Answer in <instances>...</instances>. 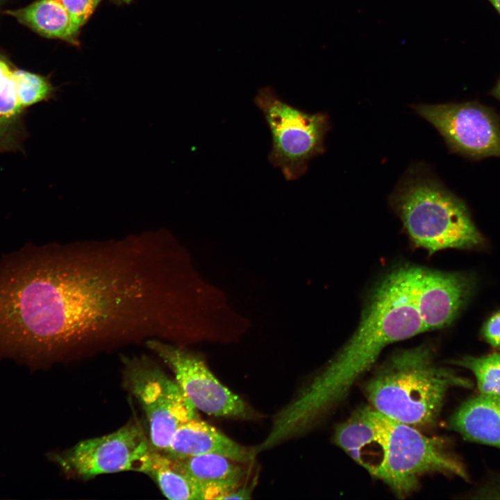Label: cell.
<instances>
[{
    "mask_svg": "<svg viewBox=\"0 0 500 500\" xmlns=\"http://www.w3.org/2000/svg\"><path fill=\"white\" fill-rule=\"evenodd\" d=\"M180 256L164 228L32 245L40 365L183 334Z\"/></svg>",
    "mask_w": 500,
    "mask_h": 500,
    "instance_id": "obj_1",
    "label": "cell"
},
{
    "mask_svg": "<svg viewBox=\"0 0 500 500\" xmlns=\"http://www.w3.org/2000/svg\"><path fill=\"white\" fill-rule=\"evenodd\" d=\"M426 331L414 303L409 266L394 269L375 288L350 340L289 403L292 415L314 425L340 402L389 344Z\"/></svg>",
    "mask_w": 500,
    "mask_h": 500,
    "instance_id": "obj_2",
    "label": "cell"
},
{
    "mask_svg": "<svg viewBox=\"0 0 500 500\" xmlns=\"http://www.w3.org/2000/svg\"><path fill=\"white\" fill-rule=\"evenodd\" d=\"M472 383L450 369L438 366L428 345L392 355L365 388L373 408L414 427L433 426L449 389L470 388Z\"/></svg>",
    "mask_w": 500,
    "mask_h": 500,
    "instance_id": "obj_3",
    "label": "cell"
},
{
    "mask_svg": "<svg viewBox=\"0 0 500 500\" xmlns=\"http://www.w3.org/2000/svg\"><path fill=\"white\" fill-rule=\"evenodd\" d=\"M391 203L413 242L430 254L484 244L462 203L427 174L410 172L392 194Z\"/></svg>",
    "mask_w": 500,
    "mask_h": 500,
    "instance_id": "obj_4",
    "label": "cell"
},
{
    "mask_svg": "<svg viewBox=\"0 0 500 500\" xmlns=\"http://www.w3.org/2000/svg\"><path fill=\"white\" fill-rule=\"evenodd\" d=\"M383 458L372 476L382 481L399 498L415 491L422 476L431 473L453 475L468 481L463 465L444 441L422 434L414 426L376 411Z\"/></svg>",
    "mask_w": 500,
    "mask_h": 500,
    "instance_id": "obj_5",
    "label": "cell"
},
{
    "mask_svg": "<svg viewBox=\"0 0 500 500\" xmlns=\"http://www.w3.org/2000/svg\"><path fill=\"white\" fill-rule=\"evenodd\" d=\"M254 102L271 133L269 162L281 169L285 180L298 179L306 172L309 161L325 150L324 138L330 128L328 115L302 110L268 87L258 91Z\"/></svg>",
    "mask_w": 500,
    "mask_h": 500,
    "instance_id": "obj_6",
    "label": "cell"
},
{
    "mask_svg": "<svg viewBox=\"0 0 500 500\" xmlns=\"http://www.w3.org/2000/svg\"><path fill=\"white\" fill-rule=\"evenodd\" d=\"M130 390L147 419L153 449L165 452L178 428L199 417L197 410L175 381L146 358L130 360L126 367Z\"/></svg>",
    "mask_w": 500,
    "mask_h": 500,
    "instance_id": "obj_7",
    "label": "cell"
},
{
    "mask_svg": "<svg viewBox=\"0 0 500 500\" xmlns=\"http://www.w3.org/2000/svg\"><path fill=\"white\" fill-rule=\"evenodd\" d=\"M153 448L141 428L130 423L119 429L78 442L56 461L82 478L125 471L145 473Z\"/></svg>",
    "mask_w": 500,
    "mask_h": 500,
    "instance_id": "obj_8",
    "label": "cell"
},
{
    "mask_svg": "<svg viewBox=\"0 0 500 500\" xmlns=\"http://www.w3.org/2000/svg\"><path fill=\"white\" fill-rule=\"evenodd\" d=\"M145 344L172 370L175 381L197 410L215 417L247 416L243 400L224 385L199 356L162 340L151 339Z\"/></svg>",
    "mask_w": 500,
    "mask_h": 500,
    "instance_id": "obj_9",
    "label": "cell"
},
{
    "mask_svg": "<svg viewBox=\"0 0 500 500\" xmlns=\"http://www.w3.org/2000/svg\"><path fill=\"white\" fill-rule=\"evenodd\" d=\"M413 108L455 151L476 157L500 156L499 124L483 107L465 103L420 104Z\"/></svg>",
    "mask_w": 500,
    "mask_h": 500,
    "instance_id": "obj_10",
    "label": "cell"
},
{
    "mask_svg": "<svg viewBox=\"0 0 500 500\" xmlns=\"http://www.w3.org/2000/svg\"><path fill=\"white\" fill-rule=\"evenodd\" d=\"M412 299L426 331L447 326L472 295L474 283L466 274L409 266Z\"/></svg>",
    "mask_w": 500,
    "mask_h": 500,
    "instance_id": "obj_11",
    "label": "cell"
},
{
    "mask_svg": "<svg viewBox=\"0 0 500 500\" xmlns=\"http://www.w3.org/2000/svg\"><path fill=\"white\" fill-rule=\"evenodd\" d=\"M163 453L175 458L216 454L240 463L251 462L256 454L255 449L235 442L199 417L181 426Z\"/></svg>",
    "mask_w": 500,
    "mask_h": 500,
    "instance_id": "obj_12",
    "label": "cell"
},
{
    "mask_svg": "<svg viewBox=\"0 0 500 500\" xmlns=\"http://www.w3.org/2000/svg\"><path fill=\"white\" fill-rule=\"evenodd\" d=\"M173 458L192 483L199 500L222 499L240 486L244 477L240 462L223 456L203 454Z\"/></svg>",
    "mask_w": 500,
    "mask_h": 500,
    "instance_id": "obj_13",
    "label": "cell"
},
{
    "mask_svg": "<svg viewBox=\"0 0 500 500\" xmlns=\"http://www.w3.org/2000/svg\"><path fill=\"white\" fill-rule=\"evenodd\" d=\"M334 441L372 475L381 462L378 456L383 458L376 411L370 407L356 410L337 427Z\"/></svg>",
    "mask_w": 500,
    "mask_h": 500,
    "instance_id": "obj_14",
    "label": "cell"
},
{
    "mask_svg": "<svg viewBox=\"0 0 500 500\" xmlns=\"http://www.w3.org/2000/svg\"><path fill=\"white\" fill-rule=\"evenodd\" d=\"M449 427L465 439L500 449V399L479 394L465 401Z\"/></svg>",
    "mask_w": 500,
    "mask_h": 500,
    "instance_id": "obj_15",
    "label": "cell"
},
{
    "mask_svg": "<svg viewBox=\"0 0 500 500\" xmlns=\"http://www.w3.org/2000/svg\"><path fill=\"white\" fill-rule=\"evenodd\" d=\"M14 71L0 58V153L23 151L27 138L26 110L18 98Z\"/></svg>",
    "mask_w": 500,
    "mask_h": 500,
    "instance_id": "obj_16",
    "label": "cell"
},
{
    "mask_svg": "<svg viewBox=\"0 0 500 500\" xmlns=\"http://www.w3.org/2000/svg\"><path fill=\"white\" fill-rule=\"evenodd\" d=\"M4 13L44 37L78 44L79 33L60 0H38L26 7Z\"/></svg>",
    "mask_w": 500,
    "mask_h": 500,
    "instance_id": "obj_17",
    "label": "cell"
},
{
    "mask_svg": "<svg viewBox=\"0 0 500 500\" xmlns=\"http://www.w3.org/2000/svg\"><path fill=\"white\" fill-rule=\"evenodd\" d=\"M145 474L158 484L162 494L172 500H199L197 492L176 460L153 449Z\"/></svg>",
    "mask_w": 500,
    "mask_h": 500,
    "instance_id": "obj_18",
    "label": "cell"
},
{
    "mask_svg": "<svg viewBox=\"0 0 500 500\" xmlns=\"http://www.w3.org/2000/svg\"><path fill=\"white\" fill-rule=\"evenodd\" d=\"M451 363L471 371L476 380L481 395L500 399V353L493 352L482 356H467Z\"/></svg>",
    "mask_w": 500,
    "mask_h": 500,
    "instance_id": "obj_19",
    "label": "cell"
},
{
    "mask_svg": "<svg viewBox=\"0 0 500 500\" xmlns=\"http://www.w3.org/2000/svg\"><path fill=\"white\" fill-rule=\"evenodd\" d=\"M14 78L19 102L26 110L35 104L49 101L55 97L56 88L47 77L15 69Z\"/></svg>",
    "mask_w": 500,
    "mask_h": 500,
    "instance_id": "obj_20",
    "label": "cell"
},
{
    "mask_svg": "<svg viewBox=\"0 0 500 500\" xmlns=\"http://www.w3.org/2000/svg\"><path fill=\"white\" fill-rule=\"evenodd\" d=\"M102 0H60L68 12L75 29L79 33Z\"/></svg>",
    "mask_w": 500,
    "mask_h": 500,
    "instance_id": "obj_21",
    "label": "cell"
},
{
    "mask_svg": "<svg viewBox=\"0 0 500 500\" xmlns=\"http://www.w3.org/2000/svg\"><path fill=\"white\" fill-rule=\"evenodd\" d=\"M483 340L494 348H500V310L485 322L482 329Z\"/></svg>",
    "mask_w": 500,
    "mask_h": 500,
    "instance_id": "obj_22",
    "label": "cell"
},
{
    "mask_svg": "<svg viewBox=\"0 0 500 500\" xmlns=\"http://www.w3.org/2000/svg\"><path fill=\"white\" fill-rule=\"evenodd\" d=\"M251 490L249 487L239 486L226 494L222 499H248L251 498Z\"/></svg>",
    "mask_w": 500,
    "mask_h": 500,
    "instance_id": "obj_23",
    "label": "cell"
},
{
    "mask_svg": "<svg viewBox=\"0 0 500 500\" xmlns=\"http://www.w3.org/2000/svg\"><path fill=\"white\" fill-rule=\"evenodd\" d=\"M490 1L500 14V0H490Z\"/></svg>",
    "mask_w": 500,
    "mask_h": 500,
    "instance_id": "obj_24",
    "label": "cell"
},
{
    "mask_svg": "<svg viewBox=\"0 0 500 500\" xmlns=\"http://www.w3.org/2000/svg\"><path fill=\"white\" fill-rule=\"evenodd\" d=\"M115 1L116 2L128 3H130L132 0H115Z\"/></svg>",
    "mask_w": 500,
    "mask_h": 500,
    "instance_id": "obj_25",
    "label": "cell"
},
{
    "mask_svg": "<svg viewBox=\"0 0 500 500\" xmlns=\"http://www.w3.org/2000/svg\"><path fill=\"white\" fill-rule=\"evenodd\" d=\"M497 93H498V95H499V97H500V82H499V86H498V88H497Z\"/></svg>",
    "mask_w": 500,
    "mask_h": 500,
    "instance_id": "obj_26",
    "label": "cell"
},
{
    "mask_svg": "<svg viewBox=\"0 0 500 500\" xmlns=\"http://www.w3.org/2000/svg\"><path fill=\"white\" fill-rule=\"evenodd\" d=\"M1 1H2V0H0V3L1 2Z\"/></svg>",
    "mask_w": 500,
    "mask_h": 500,
    "instance_id": "obj_27",
    "label": "cell"
}]
</instances>
